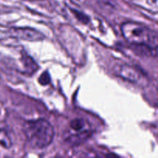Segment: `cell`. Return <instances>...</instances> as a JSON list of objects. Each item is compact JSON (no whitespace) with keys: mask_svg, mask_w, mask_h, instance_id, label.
<instances>
[{"mask_svg":"<svg viewBox=\"0 0 158 158\" xmlns=\"http://www.w3.org/2000/svg\"><path fill=\"white\" fill-rule=\"evenodd\" d=\"M23 131L29 144L36 149L49 146L54 137L53 127L45 119L26 121L23 126Z\"/></svg>","mask_w":158,"mask_h":158,"instance_id":"cell-1","label":"cell"},{"mask_svg":"<svg viewBox=\"0 0 158 158\" xmlns=\"http://www.w3.org/2000/svg\"><path fill=\"white\" fill-rule=\"evenodd\" d=\"M121 32L125 40L132 44L148 48L158 47V34L144 25L134 22L124 23Z\"/></svg>","mask_w":158,"mask_h":158,"instance_id":"cell-2","label":"cell"},{"mask_svg":"<svg viewBox=\"0 0 158 158\" xmlns=\"http://www.w3.org/2000/svg\"><path fill=\"white\" fill-rule=\"evenodd\" d=\"M91 131L86 127V123L82 119H76L70 123L66 140L72 143H79L90 136Z\"/></svg>","mask_w":158,"mask_h":158,"instance_id":"cell-3","label":"cell"},{"mask_svg":"<svg viewBox=\"0 0 158 158\" xmlns=\"http://www.w3.org/2000/svg\"><path fill=\"white\" fill-rule=\"evenodd\" d=\"M118 74L120 77L131 83H138L141 80V73L136 68L129 65H123L118 69Z\"/></svg>","mask_w":158,"mask_h":158,"instance_id":"cell-4","label":"cell"},{"mask_svg":"<svg viewBox=\"0 0 158 158\" xmlns=\"http://www.w3.org/2000/svg\"><path fill=\"white\" fill-rule=\"evenodd\" d=\"M15 35L22 40H29V41H35L40 40L43 37V34L40 33L35 29L24 28V29H17L14 30Z\"/></svg>","mask_w":158,"mask_h":158,"instance_id":"cell-5","label":"cell"},{"mask_svg":"<svg viewBox=\"0 0 158 158\" xmlns=\"http://www.w3.org/2000/svg\"><path fill=\"white\" fill-rule=\"evenodd\" d=\"M39 82L42 85H47L50 82V77L47 72H45L42 74L39 78Z\"/></svg>","mask_w":158,"mask_h":158,"instance_id":"cell-6","label":"cell"},{"mask_svg":"<svg viewBox=\"0 0 158 158\" xmlns=\"http://www.w3.org/2000/svg\"><path fill=\"white\" fill-rule=\"evenodd\" d=\"M148 2L150 6L158 8V0H148Z\"/></svg>","mask_w":158,"mask_h":158,"instance_id":"cell-7","label":"cell"}]
</instances>
